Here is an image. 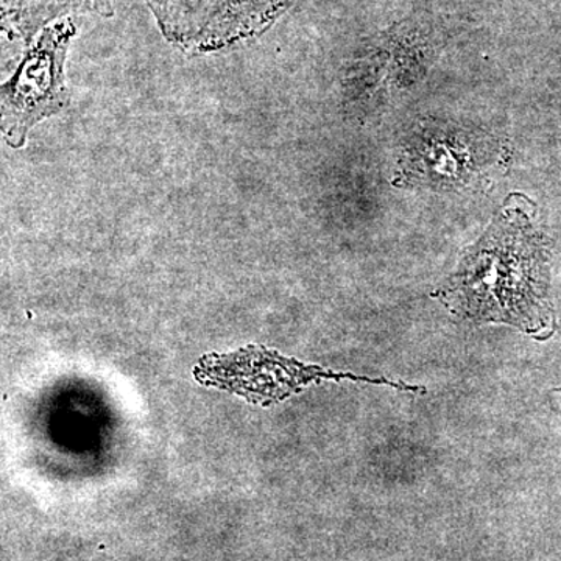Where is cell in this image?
I'll return each mask as SVG.
<instances>
[{
  "label": "cell",
  "mask_w": 561,
  "mask_h": 561,
  "mask_svg": "<svg viewBox=\"0 0 561 561\" xmlns=\"http://www.w3.org/2000/svg\"><path fill=\"white\" fill-rule=\"evenodd\" d=\"M162 27L186 46H224L257 31L272 0H149Z\"/></svg>",
  "instance_id": "3957f363"
},
{
  "label": "cell",
  "mask_w": 561,
  "mask_h": 561,
  "mask_svg": "<svg viewBox=\"0 0 561 561\" xmlns=\"http://www.w3.org/2000/svg\"><path fill=\"white\" fill-rule=\"evenodd\" d=\"M72 35L68 25L54 27L22 61L16 76L2 90V128L7 142L21 147L36 122L65 105L62 61Z\"/></svg>",
  "instance_id": "7a4b0ae2"
},
{
  "label": "cell",
  "mask_w": 561,
  "mask_h": 561,
  "mask_svg": "<svg viewBox=\"0 0 561 561\" xmlns=\"http://www.w3.org/2000/svg\"><path fill=\"white\" fill-rule=\"evenodd\" d=\"M442 301L461 319L551 334L549 250L519 214H502L446 280Z\"/></svg>",
  "instance_id": "6da1fadb"
},
{
  "label": "cell",
  "mask_w": 561,
  "mask_h": 561,
  "mask_svg": "<svg viewBox=\"0 0 561 561\" xmlns=\"http://www.w3.org/2000/svg\"><path fill=\"white\" fill-rule=\"evenodd\" d=\"M221 381L232 376L245 378L230 381L232 389L242 387V393L254 391L256 397L278 398L289 393L295 387L312 379L311 371L294 362L272 359L271 354L242 353L241 359L232 357V362H217L216 370L209 371Z\"/></svg>",
  "instance_id": "277c9868"
},
{
  "label": "cell",
  "mask_w": 561,
  "mask_h": 561,
  "mask_svg": "<svg viewBox=\"0 0 561 561\" xmlns=\"http://www.w3.org/2000/svg\"><path fill=\"white\" fill-rule=\"evenodd\" d=\"M553 404H556L557 412L561 415V389L553 390L551 393Z\"/></svg>",
  "instance_id": "5b68a950"
}]
</instances>
